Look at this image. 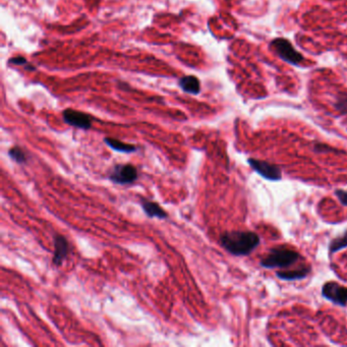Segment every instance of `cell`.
Wrapping results in <instances>:
<instances>
[{"instance_id": "obj_1", "label": "cell", "mask_w": 347, "mask_h": 347, "mask_svg": "<svg viewBox=\"0 0 347 347\" xmlns=\"http://www.w3.org/2000/svg\"><path fill=\"white\" fill-rule=\"evenodd\" d=\"M220 242L234 256H247L259 246L260 237L251 231H227L220 236Z\"/></svg>"}, {"instance_id": "obj_2", "label": "cell", "mask_w": 347, "mask_h": 347, "mask_svg": "<svg viewBox=\"0 0 347 347\" xmlns=\"http://www.w3.org/2000/svg\"><path fill=\"white\" fill-rule=\"evenodd\" d=\"M299 257V253L292 250L276 248L271 250L268 256L261 261V265L265 268H284L293 265Z\"/></svg>"}, {"instance_id": "obj_3", "label": "cell", "mask_w": 347, "mask_h": 347, "mask_svg": "<svg viewBox=\"0 0 347 347\" xmlns=\"http://www.w3.org/2000/svg\"><path fill=\"white\" fill-rule=\"evenodd\" d=\"M272 46L276 53L288 63L297 65L304 60L303 55L297 52L293 48L292 44L286 39L277 38L272 41Z\"/></svg>"}, {"instance_id": "obj_4", "label": "cell", "mask_w": 347, "mask_h": 347, "mask_svg": "<svg viewBox=\"0 0 347 347\" xmlns=\"http://www.w3.org/2000/svg\"><path fill=\"white\" fill-rule=\"evenodd\" d=\"M109 179L117 184H131L137 179V170L132 164L115 165L110 173Z\"/></svg>"}, {"instance_id": "obj_5", "label": "cell", "mask_w": 347, "mask_h": 347, "mask_svg": "<svg viewBox=\"0 0 347 347\" xmlns=\"http://www.w3.org/2000/svg\"><path fill=\"white\" fill-rule=\"evenodd\" d=\"M323 295L334 304L346 306L347 304V288L336 282H328L323 287Z\"/></svg>"}, {"instance_id": "obj_6", "label": "cell", "mask_w": 347, "mask_h": 347, "mask_svg": "<svg viewBox=\"0 0 347 347\" xmlns=\"http://www.w3.org/2000/svg\"><path fill=\"white\" fill-rule=\"evenodd\" d=\"M64 121L80 130H90L92 126V117L89 114L74 109H66L63 111Z\"/></svg>"}, {"instance_id": "obj_7", "label": "cell", "mask_w": 347, "mask_h": 347, "mask_svg": "<svg viewBox=\"0 0 347 347\" xmlns=\"http://www.w3.org/2000/svg\"><path fill=\"white\" fill-rule=\"evenodd\" d=\"M249 163L259 173L260 175H262L265 178L270 180H279L281 178L280 169L273 164L260 160H254V159H250Z\"/></svg>"}, {"instance_id": "obj_8", "label": "cell", "mask_w": 347, "mask_h": 347, "mask_svg": "<svg viewBox=\"0 0 347 347\" xmlns=\"http://www.w3.org/2000/svg\"><path fill=\"white\" fill-rule=\"evenodd\" d=\"M69 252V245L66 238L60 234L54 236V254L53 264L55 266H60L66 259Z\"/></svg>"}, {"instance_id": "obj_9", "label": "cell", "mask_w": 347, "mask_h": 347, "mask_svg": "<svg viewBox=\"0 0 347 347\" xmlns=\"http://www.w3.org/2000/svg\"><path fill=\"white\" fill-rule=\"evenodd\" d=\"M142 208L146 215L149 218H159V219H166L167 218V213L164 211V209L155 202H151L149 200H143L141 202Z\"/></svg>"}, {"instance_id": "obj_10", "label": "cell", "mask_w": 347, "mask_h": 347, "mask_svg": "<svg viewBox=\"0 0 347 347\" xmlns=\"http://www.w3.org/2000/svg\"><path fill=\"white\" fill-rule=\"evenodd\" d=\"M179 86L181 87V89L184 92H188V93L193 94V95L199 94L200 90H201L200 80L198 77H195L194 76L183 77L179 80Z\"/></svg>"}, {"instance_id": "obj_11", "label": "cell", "mask_w": 347, "mask_h": 347, "mask_svg": "<svg viewBox=\"0 0 347 347\" xmlns=\"http://www.w3.org/2000/svg\"><path fill=\"white\" fill-rule=\"evenodd\" d=\"M104 142H105V144L108 147H110L112 150H115V151H118V152L133 153V152L136 151V147L135 146L122 143V142L116 140V138L106 137V138H104Z\"/></svg>"}, {"instance_id": "obj_12", "label": "cell", "mask_w": 347, "mask_h": 347, "mask_svg": "<svg viewBox=\"0 0 347 347\" xmlns=\"http://www.w3.org/2000/svg\"><path fill=\"white\" fill-rule=\"evenodd\" d=\"M309 268H300L296 270H291V271H283V272H277V276L279 277L280 279L283 280H298L303 279L308 274Z\"/></svg>"}, {"instance_id": "obj_13", "label": "cell", "mask_w": 347, "mask_h": 347, "mask_svg": "<svg viewBox=\"0 0 347 347\" xmlns=\"http://www.w3.org/2000/svg\"><path fill=\"white\" fill-rule=\"evenodd\" d=\"M8 155H9V157L11 159H13L14 161H16L17 163H19V164H24V163H26L27 160H28L27 154L24 152V150L20 149L18 146L11 148L8 151Z\"/></svg>"}, {"instance_id": "obj_14", "label": "cell", "mask_w": 347, "mask_h": 347, "mask_svg": "<svg viewBox=\"0 0 347 347\" xmlns=\"http://www.w3.org/2000/svg\"><path fill=\"white\" fill-rule=\"evenodd\" d=\"M345 247H347V233L344 234L342 237H338L336 239H334L330 246V250L332 252H334V251L341 250L342 248H345Z\"/></svg>"}, {"instance_id": "obj_15", "label": "cell", "mask_w": 347, "mask_h": 347, "mask_svg": "<svg viewBox=\"0 0 347 347\" xmlns=\"http://www.w3.org/2000/svg\"><path fill=\"white\" fill-rule=\"evenodd\" d=\"M336 195L338 196L340 202H341L344 206H347V192H344V191H336Z\"/></svg>"}, {"instance_id": "obj_16", "label": "cell", "mask_w": 347, "mask_h": 347, "mask_svg": "<svg viewBox=\"0 0 347 347\" xmlns=\"http://www.w3.org/2000/svg\"><path fill=\"white\" fill-rule=\"evenodd\" d=\"M9 62L17 64V65H25L28 63L26 58H24V57H14V58H11L9 60Z\"/></svg>"}]
</instances>
